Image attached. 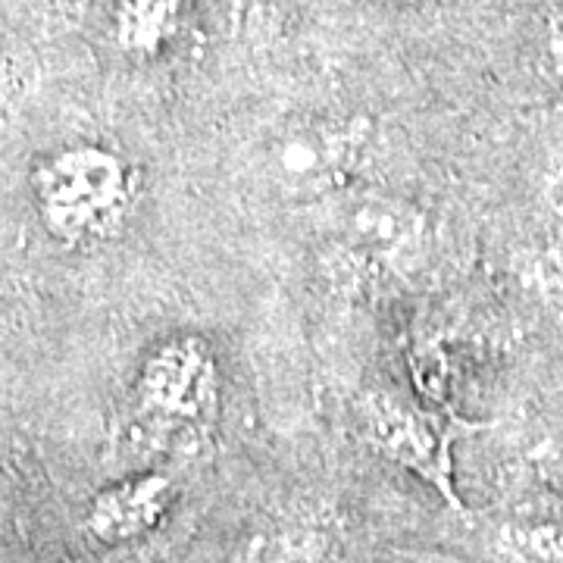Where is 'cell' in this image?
<instances>
[{
	"instance_id": "6",
	"label": "cell",
	"mask_w": 563,
	"mask_h": 563,
	"mask_svg": "<svg viewBox=\"0 0 563 563\" xmlns=\"http://www.w3.org/2000/svg\"><path fill=\"white\" fill-rule=\"evenodd\" d=\"M188 0H117L113 41L122 54L157 57L179 35Z\"/></svg>"
},
{
	"instance_id": "4",
	"label": "cell",
	"mask_w": 563,
	"mask_h": 563,
	"mask_svg": "<svg viewBox=\"0 0 563 563\" xmlns=\"http://www.w3.org/2000/svg\"><path fill=\"white\" fill-rule=\"evenodd\" d=\"M329 232L339 251L376 266H395L417 254L422 239L413 207L373 191H339L329 198Z\"/></svg>"
},
{
	"instance_id": "3",
	"label": "cell",
	"mask_w": 563,
	"mask_h": 563,
	"mask_svg": "<svg viewBox=\"0 0 563 563\" xmlns=\"http://www.w3.org/2000/svg\"><path fill=\"white\" fill-rule=\"evenodd\" d=\"M139 410L163 432H188L213 417L220 401L217 354L198 335H173L141 361Z\"/></svg>"
},
{
	"instance_id": "2",
	"label": "cell",
	"mask_w": 563,
	"mask_h": 563,
	"mask_svg": "<svg viewBox=\"0 0 563 563\" xmlns=\"http://www.w3.org/2000/svg\"><path fill=\"white\" fill-rule=\"evenodd\" d=\"M361 161V132L344 120L298 117L263 144V176L291 201H329Z\"/></svg>"
},
{
	"instance_id": "5",
	"label": "cell",
	"mask_w": 563,
	"mask_h": 563,
	"mask_svg": "<svg viewBox=\"0 0 563 563\" xmlns=\"http://www.w3.org/2000/svg\"><path fill=\"white\" fill-rule=\"evenodd\" d=\"M166 507H169V479L135 476L98 495V501L91 504L88 523L103 542H125L161 523Z\"/></svg>"
},
{
	"instance_id": "1",
	"label": "cell",
	"mask_w": 563,
	"mask_h": 563,
	"mask_svg": "<svg viewBox=\"0 0 563 563\" xmlns=\"http://www.w3.org/2000/svg\"><path fill=\"white\" fill-rule=\"evenodd\" d=\"M32 201L41 225L69 247L113 239L135 203V173L101 144L51 151L32 169Z\"/></svg>"
}]
</instances>
